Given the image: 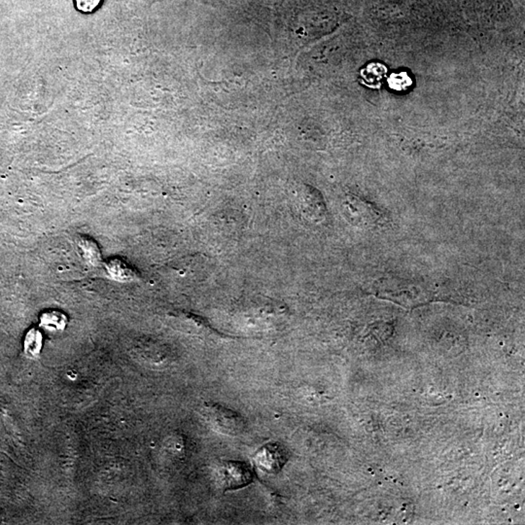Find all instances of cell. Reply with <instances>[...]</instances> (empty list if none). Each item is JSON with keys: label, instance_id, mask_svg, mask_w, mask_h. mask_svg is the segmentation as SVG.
<instances>
[{"label": "cell", "instance_id": "cell-1", "mask_svg": "<svg viewBox=\"0 0 525 525\" xmlns=\"http://www.w3.org/2000/svg\"><path fill=\"white\" fill-rule=\"evenodd\" d=\"M203 413L212 427L226 435H239L247 427L242 415L218 404L208 403Z\"/></svg>", "mask_w": 525, "mask_h": 525}, {"label": "cell", "instance_id": "cell-6", "mask_svg": "<svg viewBox=\"0 0 525 525\" xmlns=\"http://www.w3.org/2000/svg\"><path fill=\"white\" fill-rule=\"evenodd\" d=\"M102 0H75L77 9L83 13H92L98 8Z\"/></svg>", "mask_w": 525, "mask_h": 525}, {"label": "cell", "instance_id": "cell-3", "mask_svg": "<svg viewBox=\"0 0 525 525\" xmlns=\"http://www.w3.org/2000/svg\"><path fill=\"white\" fill-rule=\"evenodd\" d=\"M259 466L268 472H278L285 463V452L276 444H268L259 451L256 456Z\"/></svg>", "mask_w": 525, "mask_h": 525}, {"label": "cell", "instance_id": "cell-4", "mask_svg": "<svg viewBox=\"0 0 525 525\" xmlns=\"http://www.w3.org/2000/svg\"><path fill=\"white\" fill-rule=\"evenodd\" d=\"M67 325V317L63 312L51 310L41 314L40 326L49 333L63 332Z\"/></svg>", "mask_w": 525, "mask_h": 525}, {"label": "cell", "instance_id": "cell-5", "mask_svg": "<svg viewBox=\"0 0 525 525\" xmlns=\"http://www.w3.org/2000/svg\"><path fill=\"white\" fill-rule=\"evenodd\" d=\"M43 346V336L40 330L33 328L25 335L24 341L25 353L30 357L40 355Z\"/></svg>", "mask_w": 525, "mask_h": 525}, {"label": "cell", "instance_id": "cell-2", "mask_svg": "<svg viewBox=\"0 0 525 525\" xmlns=\"http://www.w3.org/2000/svg\"><path fill=\"white\" fill-rule=\"evenodd\" d=\"M222 480L226 488H242L252 480V474L247 466L240 462H226L222 466Z\"/></svg>", "mask_w": 525, "mask_h": 525}]
</instances>
